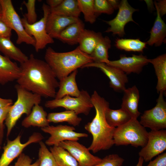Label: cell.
Listing matches in <instances>:
<instances>
[{
  "mask_svg": "<svg viewBox=\"0 0 166 166\" xmlns=\"http://www.w3.org/2000/svg\"><path fill=\"white\" fill-rule=\"evenodd\" d=\"M17 84L26 90L45 98H55L59 82L53 72L45 61L31 54L20 63Z\"/></svg>",
  "mask_w": 166,
  "mask_h": 166,
  "instance_id": "6da1fadb",
  "label": "cell"
},
{
  "mask_svg": "<svg viewBox=\"0 0 166 166\" xmlns=\"http://www.w3.org/2000/svg\"><path fill=\"white\" fill-rule=\"evenodd\" d=\"M91 97L96 114L92 121L86 124L84 128L93 138L88 148L95 153L101 150H109L114 145L113 136L115 128L110 126L106 120L105 113L109 107V102L95 90Z\"/></svg>",
  "mask_w": 166,
  "mask_h": 166,
  "instance_id": "7a4b0ae2",
  "label": "cell"
},
{
  "mask_svg": "<svg viewBox=\"0 0 166 166\" xmlns=\"http://www.w3.org/2000/svg\"><path fill=\"white\" fill-rule=\"evenodd\" d=\"M44 58L59 81L78 68L93 62L91 56L82 51L78 46L65 52H57L51 47H48Z\"/></svg>",
  "mask_w": 166,
  "mask_h": 166,
  "instance_id": "3957f363",
  "label": "cell"
},
{
  "mask_svg": "<svg viewBox=\"0 0 166 166\" xmlns=\"http://www.w3.org/2000/svg\"><path fill=\"white\" fill-rule=\"evenodd\" d=\"M17 93L16 101L12 105L5 124L7 128L6 136L8 137L18 120L23 114L27 116L31 113L33 107L39 104L42 97L28 91L17 84L15 86Z\"/></svg>",
  "mask_w": 166,
  "mask_h": 166,
  "instance_id": "277c9868",
  "label": "cell"
},
{
  "mask_svg": "<svg viewBox=\"0 0 166 166\" xmlns=\"http://www.w3.org/2000/svg\"><path fill=\"white\" fill-rule=\"evenodd\" d=\"M148 132L137 119L132 118L115 128L113 136L114 144H130L135 147H144L147 142Z\"/></svg>",
  "mask_w": 166,
  "mask_h": 166,
  "instance_id": "5b68a950",
  "label": "cell"
},
{
  "mask_svg": "<svg viewBox=\"0 0 166 166\" xmlns=\"http://www.w3.org/2000/svg\"><path fill=\"white\" fill-rule=\"evenodd\" d=\"M1 8V18L6 24L17 35L16 43H25L34 46V38L26 32L21 19L16 12L11 0H0Z\"/></svg>",
  "mask_w": 166,
  "mask_h": 166,
  "instance_id": "8992f818",
  "label": "cell"
},
{
  "mask_svg": "<svg viewBox=\"0 0 166 166\" xmlns=\"http://www.w3.org/2000/svg\"><path fill=\"white\" fill-rule=\"evenodd\" d=\"M45 106L53 109L58 107H63L66 110L74 112L77 115L83 114L88 115L93 106L91 101V97L88 93L82 90L77 97L66 96L60 99H54L45 102Z\"/></svg>",
  "mask_w": 166,
  "mask_h": 166,
  "instance_id": "52a82bcc",
  "label": "cell"
},
{
  "mask_svg": "<svg viewBox=\"0 0 166 166\" xmlns=\"http://www.w3.org/2000/svg\"><path fill=\"white\" fill-rule=\"evenodd\" d=\"M42 8L43 17L33 24L29 23L24 17L21 18L26 32L33 37L35 40L34 47L36 52L44 49L47 45L54 42L53 38L49 35L46 30V22L48 16L50 12V8L47 4L44 3Z\"/></svg>",
  "mask_w": 166,
  "mask_h": 166,
  "instance_id": "ba28073f",
  "label": "cell"
},
{
  "mask_svg": "<svg viewBox=\"0 0 166 166\" xmlns=\"http://www.w3.org/2000/svg\"><path fill=\"white\" fill-rule=\"evenodd\" d=\"M164 93H159L156 106L152 109L144 111L139 121L144 128L152 130H158L166 128V102Z\"/></svg>",
  "mask_w": 166,
  "mask_h": 166,
  "instance_id": "9c48e42d",
  "label": "cell"
},
{
  "mask_svg": "<svg viewBox=\"0 0 166 166\" xmlns=\"http://www.w3.org/2000/svg\"><path fill=\"white\" fill-rule=\"evenodd\" d=\"M21 136L19 135L14 140L8 139L7 143L3 148V152L0 157V166H9L12 162L22 153L23 149L30 144L39 143L44 137L40 133L35 132L24 143L21 141Z\"/></svg>",
  "mask_w": 166,
  "mask_h": 166,
  "instance_id": "30bf717a",
  "label": "cell"
},
{
  "mask_svg": "<svg viewBox=\"0 0 166 166\" xmlns=\"http://www.w3.org/2000/svg\"><path fill=\"white\" fill-rule=\"evenodd\" d=\"M45 133L50 135L45 141V144L48 146H58L59 143L66 140L77 141L81 137H87L88 135L84 133L75 132L74 126L66 125H53L41 128Z\"/></svg>",
  "mask_w": 166,
  "mask_h": 166,
  "instance_id": "8fae6325",
  "label": "cell"
},
{
  "mask_svg": "<svg viewBox=\"0 0 166 166\" xmlns=\"http://www.w3.org/2000/svg\"><path fill=\"white\" fill-rule=\"evenodd\" d=\"M166 149V130H152L148 132V141L145 145L139 152L146 162L162 153Z\"/></svg>",
  "mask_w": 166,
  "mask_h": 166,
  "instance_id": "7c38bea8",
  "label": "cell"
},
{
  "mask_svg": "<svg viewBox=\"0 0 166 166\" xmlns=\"http://www.w3.org/2000/svg\"><path fill=\"white\" fill-rule=\"evenodd\" d=\"M119 10L116 17L113 19L105 22L110 26L105 32H112L113 34L122 37L125 34L124 27L128 22L136 23L132 17L133 14L137 9L132 7L126 0L121 1Z\"/></svg>",
  "mask_w": 166,
  "mask_h": 166,
  "instance_id": "4fadbf2b",
  "label": "cell"
},
{
  "mask_svg": "<svg viewBox=\"0 0 166 166\" xmlns=\"http://www.w3.org/2000/svg\"><path fill=\"white\" fill-rule=\"evenodd\" d=\"M58 146L68 151L80 166H94L102 160V159L92 154L88 148L77 141L66 140L60 143Z\"/></svg>",
  "mask_w": 166,
  "mask_h": 166,
  "instance_id": "5bb4252c",
  "label": "cell"
},
{
  "mask_svg": "<svg viewBox=\"0 0 166 166\" xmlns=\"http://www.w3.org/2000/svg\"><path fill=\"white\" fill-rule=\"evenodd\" d=\"M95 67L100 69L109 78L111 88L117 91L124 92L128 81L126 74L120 69L103 63L92 62L84 65L81 68Z\"/></svg>",
  "mask_w": 166,
  "mask_h": 166,
  "instance_id": "9a60e30c",
  "label": "cell"
},
{
  "mask_svg": "<svg viewBox=\"0 0 166 166\" xmlns=\"http://www.w3.org/2000/svg\"><path fill=\"white\" fill-rule=\"evenodd\" d=\"M150 59L141 54H133L131 57L125 55L120 56L119 59L109 61L108 65L116 67L126 74L131 73L139 74L142 71L143 67L149 63Z\"/></svg>",
  "mask_w": 166,
  "mask_h": 166,
  "instance_id": "2e32d148",
  "label": "cell"
},
{
  "mask_svg": "<svg viewBox=\"0 0 166 166\" xmlns=\"http://www.w3.org/2000/svg\"><path fill=\"white\" fill-rule=\"evenodd\" d=\"M79 18L70 17L49 13L46 22V30L53 38L57 39L61 33Z\"/></svg>",
  "mask_w": 166,
  "mask_h": 166,
  "instance_id": "e0dca14e",
  "label": "cell"
},
{
  "mask_svg": "<svg viewBox=\"0 0 166 166\" xmlns=\"http://www.w3.org/2000/svg\"><path fill=\"white\" fill-rule=\"evenodd\" d=\"M121 108L130 115L132 118L137 119L140 113L138 107L140 94L136 85L126 89L124 91Z\"/></svg>",
  "mask_w": 166,
  "mask_h": 166,
  "instance_id": "ac0fdd59",
  "label": "cell"
},
{
  "mask_svg": "<svg viewBox=\"0 0 166 166\" xmlns=\"http://www.w3.org/2000/svg\"><path fill=\"white\" fill-rule=\"evenodd\" d=\"M20 72V67L16 62L0 53V85H4L17 80Z\"/></svg>",
  "mask_w": 166,
  "mask_h": 166,
  "instance_id": "d6986e66",
  "label": "cell"
},
{
  "mask_svg": "<svg viewBox=\"0 0 166 166\" xmlns=\"http://www.w3.org/2000/svg\"><path fill=\"white\" fill-rule=\"evenodd\" d=\"M77 69L59 81V89L56 92L54 99H60L66 96L78 97L80 91L77 86L76 77Z\"/></svg>",
  "mask_w": 166,
  "mask_h": 166,
  "instance_id": "ffe728a7",
  "label": "cell"
},
{
  "mask_svg": "<svg viewBox=\"0 0 166 166\" xmlns=\"http://www.w3.org/2000/svg\"><path fill=\"white\" fill-rule=\"evenodd\" d=\"M48 114L43 107L36 104L33 107L30 113L22 121V125L26 128L31 126L41 128L49 125L47 116Z\"/></svg>",
  "mask_w": 166,
  "mask_h": 166,
  "instance_id": "44dd1931",
  "label": "cell"
},
{
  "mask_svg": "<svg viewBox=\"0 0 166 166\" xmlns=\"http://www.w3.org/2000/svg\"><path fill=\"white\" fill-rule=\"evenodd\" d=\"M154 4L156 10L157 16L150 31V38L146 43L150 46L154 45L156 46H159L165 42L166 25L161 18L155 2Z\"/></svg>",
  "mask_w": 166,
  "mask_h": 166,
  "instance_id": "7402d4cb",
  "label": "cell"
},
{
  "mask_svg": "<svg viewBox=\"0 0 166 166\" xmlns=\"http://www.w3.org/2000/svg\"><path fill=\"white\" fill-rule=\"evenodd\" d=\"M85 29L84 24L79 18L77 21L66 27L57 39L69 45L77 44H78L81 35Z\"/></svg>",
  "mask_w": 166,
  "mask_h": 166,
  "instance_id": "603a6c76",
  "label": "cell"
},
{
  "mask_svg": "<svg viewBox=\"0 0 166 166\" xmlns=\"http://www.w3.org/2000/svg\"><path fill=\"white\" fill-rule=\"evenodd\" d=\"M103 37L100 32L85 29L79 39L78 46L82 51L90 55Z\"/></svg>",
  "mask_w": 166,
  "mask_h": 166,
  "instance_id": "cb8c5ba5",
  "label": "cell"
},
{
  "mask_svg": "<svg viewBox=\"0 0 166 166\" xmlns=\"http://www.w3.org/2000/svg\"><path fill=\"white\" fill-rule=\"evenodd\" d=\"M149 63L154 67L157 79L156 89L158 93H164L166 90V54L164 53L150 59Z\"/></svg>",
  "mask_w": 166,
  "mask_h": 166,
  "instance_id": "d4e9b609",
  "label": "cell"
},
{
  "mask_svg": "<svg viewBox=\"0 0 166 166\" xmlns=\"http://www.w3.org/2000/svg\"><path fill=\"white\" fill-rule=\"evenodd\" d=\"M10 38H0V52L10 59L22 63L28 57L13 43Z\"/></svg>",
  "mask_w": 166,
  "mask_h": 166,
  "instance_id": "484cf974",
  "label": "cell"
},
{
  "mask_svg": "<svg viewBox=\"0 0 166 166\" xmlns=\"http://www.w3.org/2000/svg\"><path fill=\"white\" fill-rule=\"evenodd\" d=\"M50 12L66 17L78 18L81 13L77 0H63L56 7L50 9Z\"/></svg>",
  "mask_w": 166,
  "mask_h": 166,
  "instance_id": "4316f807",
  "label": "cell"
},
{
  "mask_svg": "<svg viewBox=\"0 0 166 166\" xmlns=\"http://www.w3.org/2000/svg\"><path fill=\"white\" fill-rule=\"evenodd\" d=\"M47 119L49 123L65 122L73 126H78L82 120L81 118L78 117L74 112L68 110L49 113Z\"/></svg>",
  "mask_w": 166,
  "mask_h": 166,
  "instance_id": "83f0119b",
  "label": "cell"
},
{
  "mask_svg": "<svg viewBox=\"0 0 166 166\" xmlns=\"http://www.w3.org/2000/svg\"><path fill=\"white\" fill-rule=\"evenodd\" d=\"M111 47V41L108 36L103 37L99 41L93 52L90 55L93 62L108 64L109 59L108 50Z\"/></svg>",
  "mask_w": 166,
  "mask_h": 166,
  "instance_id": "f1b7e54d",
  "label": "cell"
},
{
  "mask_svg": "<svg viewBox=\"0 0 166 166\" xmlns=\"http://www.w3.org/2000/svg\"><path fill=\"white\" fill-rule=\"evenodd\" d=\"M105 117L109 125L115 128L126 123L132 119L129 114L121 108L114 110L109 107L106 110Z\"/></svg>",
  "mask_w": 166,
  "mask_h": 166,
  "instance_id": "f546056e",
  "label": "cell"
},
{
  "mask_svg": "<svg viewBox=\"0 0 166 166\" xmlns=\"http://www.w3.org/2000/svg\"><path fill=\"white\" fill-rule=\"evenodd\" d=\"M49 150L58 166H80L75 158L62 147L53 146Z\"/></svg>",
  "mask_w": 166,
  "mask_h": 166,
  "instance_id": "4dcf8cb0",
  "label": "cell"
},
{
  "mask_svg": "<svg viewBox=\"0 0 166 166\" xmlns=\"http://www.w3.org/2000/svg\"><path fill=\"white\" fill-rule=\"evenodd\" d=\"M146 42L139 39H117L115 41L116 47L118 49L127 51L142 52L146 48Z\"/></svg>",
  "mask_w": 166,
  "mask_h": 166,
  "instance_id": "1f68e13d",
  "label": "cell"
},
{
  "mask_svg": "<svg viewBox=\"0 0 166 166\" xmlns=\"http://www.w3.org/2000/svg\"><path fill=\"white\" fill-rule=\"evenodd\" d=\"M80 11L82 13L85 21L93 24L96 21L94 0H77Z\"/></svg>",
  "mask_w": 166,
  "mask_h": 166,
  "instance_id": "d6a6232c",
  "label": "cell"
},
{
  "mask_svg": "<svg viewBox=\"0 0 166 166\" xmlns=\"http://www.w3.org/2000/svg\"><path fill=\"white\" fill-rule=\"evenodd\" d=\"M40 145L38 159L40 161L39 166H58L52 154L45 144L42 141Z\"/></svg>",
  "mask_w": 166,
  "mask_h": 166,
  "instance_id": "836d02e7",
  "label": "cell"
},
{
  "mask_svg": "<svg viewBox=\"0 0 166 166\" xmlns=\"http://www.w3.org/2000/svg\"><path fill=\"white\" fill-rule=\"evenodd\" d=\"M95 14L97 17L101 14H112L114 10L106 0H94Z\"/></svg>",
  "mask_w": 166,
  "mask_h": 166,
  "instance_id": "e575fe53",
  "label": "cell"
},
{
  "mask_svg": "<svg viewBox=\"0 0 166 166\" xmlns=\"http://www.w3.org/2000/svg\"><path fill=\"white\" fill-rule=\"evenodd\" d=\"M124 161V159L118 154H111L106 156L100 163L94 166H121Z\"/></svg>",
  "mask_w": 166,
  "mask_h": 166,
  "instance_id": "d590c367",
  "label": "cell"
},
{
  "mask_svg": "<svg viewBox=\"0 0 166 166\" xmlns=\"http://www.w3.org/2000/svg\"><path fill=\"white\" fill-rule=\"evenodd\" d=\"M35 0H28L27 2L23 1V4L26 8L27 13L25 14L24 17L27 22L30 24L37 22V15L35 11Z\"/></svg>",
  "mask_w": 166,
  "mask_h": 166,
  "instance_id": "8d00e7d4",
  "label": "cell"
},
{
  "mask_svg": "<svg viewBox=\"0 0 166 166\" xmlns=\"http://www.w3.org/2000/svg\"><path fill=\"white\" fill-rule=\"evenodd\" d=\"M32 159L28 155L22 153L18 157L17 161L14 165L9 166H39L40 161L38 159L32 163Z\"/></svg>",
  "mask_w": 166,
  "mask_h": 166,
  "instance_id": "74e56055",
  "label": "cell"
},
{
  "mask_svg": "<svg viewBox=\"0 0 166 166\" xmlns=\"http://www.w3.org/2000/svg\"><path fill=\"white\" fill-rule=\"evenodd\" d=\"M1 16L0 17V38H10L12 30L3 21Z\"/></svg>",
  "mask_w": 166,
  "mask_h": 166,
  "instance_id": "f35d334b",
  "label": "cell"
},
{
  "mask_svg": "<svg viewBox=\"0 0 166 166\" xmlns=\"http://www.w3.org/2000/svg\"><path fill=\"white\" fill-rule=\"evenodd\" d=\"M150 161L146 166H166V152L158 155L154 160Z\"/></svg>",
  "mask_w": 166,
  "mask_h": 166,
  "instance_id": "ab89813d",
  "label": "cell"
},
{
  "mask_svg": "<svg viewBox=\"0 0 166 166\" xmlns=\"http://www.w3.org/2000/svg\"><path fill=\"white\" fill-rule=\"evenodd\" d=\"M11 105L0 107V123L4 124L10 109Z\"/></svg>",
  "mask_w": 166,
  "mask_h": 166,
  "instance_id": "60d3db41",
  "label": "cell"
},
{
  "mask_svg": "<svg viewBox=\"0 0 166 166\" xmlns=\"http://www.w3.org/2000/svg\"><path fill=\"white\" fill-rule=\"evenodd\" d=\"M161 17L166 13V1L162 0L155 1Z\"/></svg>",
  "mask_w": 166,
  "mask_h": 166,
  "instance_id": "b9f144b4",
  "label": "cell"
},
{
  "mask_svg": "<svg viewBox=\"0 0 166 166\" xmlns=\"http://www.w3.org/2000/svg\"><path fill=\"white\" fill-rule=\"evenodd\" d=\"M63 0H47L46 2L47 5L50 9H54L58 6Z\"/></svg>",
  "mask_w": 166,
  "mask_h": 166,
  "instance_id": "7bdbcfd3",
  "label": "cell"
},
{
  "mask_svg": "<svg viewBox=\"0 0 166 166\" xmlns=\"http://www.w3.org/2000/svg\"><path fill=\"white\" fill-rule=\"evenodd\" d=\"M13 100L10 99H4L0 97V107L12 105Z\"/></svg>",
  "mask_w": 166,
  "mask_h": 166,
  "instance_id": "ee69618b",
  "label": "cell"
},
{
  "mask_svg": "<svg viewBox=\"0 0 166 166\" xmlns=\"http://www.w3.org/2000/svg\"><path fill=\"white\" fill-rule=\"evenodd\" d=\"M107 1L114 10L118 9L121 2L116 0H108Z\"/></svg>",
  "mask_w": 166,
  "mask_h": 166,
  "instance_id": "f6af8a7d",
  "label": "cell"
},
{
  "mask_svg": "<svg viewBox=\"0 0 166 166\" xmlns=\"http://www.w3.org/2000/svg\"><path fill=\"white\" fill-rule=\"evenodd\" d=\"M5 125L0 123V145H1L2 143L4 136V129Z\"/></svg>",
  "mask_w": 166,
  "mask_h": 166,
  "instance_id": "bcb514c9",
  "label": "cell"
},
{
  "mask_svg": "<svg viewBox=\"0 0 166 166\" xmlns=\"http://www.w3.org/2000/svg\"><path fill=\"white\" fill-rule=\"evenodd\" d=\"M148 7V8L152 9L153 7V2L152 0H145Z\"/></svg>",
  "mask_w": 166,
  "mask_h": 166,
  "instance_id": "7dc6e473",
  "label": "cell"
},
{
  "mask_svg": "<svg viewBox=\"0 0 166 166\" xmlns=\"http://www.w3.org/2000/svg\"><path fill=\"white\" fill-rule=\"evenodd\" d=\"M144 160L141 157H139L138 162L136 166H143Z\"/></svg>",
  "mask_w": 166,
  "mask_h": 166,
  "instance_id": "c3c4849f",
  "label": "cell"
},
{
  "mask_svg": "<svg viewBox=\"0 0 166 166\" xmlns=\"http://www.w3.org/2000/svg\"><path fill=\"white\" fill-rule=\"evenodd\" d=\"M1 15V6L0 4V17Z\"/></svg>",
  "mask_w": 166,
  "mask_h": 166,
  "instance_id": "681fc988",
  "label": "cell"
},
{
  "mask_svg": "<svg viewBox=\"0 0 166 166\" xmlns=\"http://www.w3.org/2000/svg\"><path fill=\"white\" fill-rule=\"evenodd\" d=\"M1 145H0V150H1Z\"/></svg>",
  "mask_w": 166,
  "mask_h": 166,
  "instance_id": "f907efd6",
  "label": "cell"
}]
</instances>
